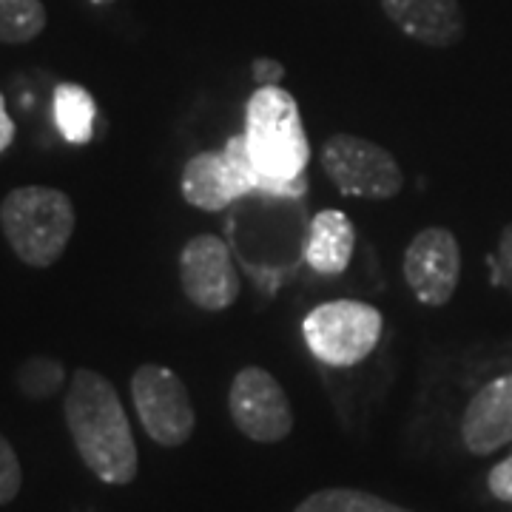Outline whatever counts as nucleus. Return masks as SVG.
I'll return each mask as SVG.
<instances>
[{
    "label": "nucleus",
    "instance_id": "f257e3e1",
    "mask_svg": "<svg viewBox=\"0 0 512 512\" xmlns=\"http://www.w3.org/2000/svg\"><path fill=\"white\" fill-rule=\"evenodd\" d=\"M66 424L83 464L106 484L123 487L137 478L140 456L114 384L89 367H77L63 402Z\"/></svg>",
    "mask_w": 512,
    "mask_h": 512
},
{
    "label": "nucleus",
    "instance_id": "f03ea898",
    "mask_svg": "<svg viewBox=\"0 0 512 512\" xmlns=\"http://www.w3.org/2000/svg\"><path fill=\"white\" fill-rule=\"evenodd\" d=\"M245 140L259 174V191L293 197L305 191V168L311 143L291 92L282 86H259L245 111Z\"/></svg>",
    "mask_w": 512,
    "mask_h": 512
},
{
    "label": "nucleus",
    "instance_id": "7ed1b4c3",
    "mask_svg": "<svg viewBox=\"0 0 512 512\" xmlns=\"http://www.w3.org/2000/svg\"><path fill=\"white\" fill-rule=\"evenodd\" d=\"M77 225V214L60 188L20 185L0 202V228L12 251L29 268H52Z\"/></svg>",
    "mask_w": 512,
    "mask_h": 512
},
{
    "label": "nucleus",
    "instance_id": "20e7f679",
    "mask_svg": "<svg viewBox=\"0 0 512 512\" xmlns=\"http://www.w3.org/2000/svg\"><path fill=\"white\" fill-rule=\"evenodd\" d=\"M382 328V313L373 305L356 299H336L316 305L305 316L302 336L319 362L330 367H353L376 350Z\"/></svg>",
    "mask_w": 512,
    "mask_h": 512
},
{
    "label": "nucleus",
    "instance_id": "39448f33",
    "mask_svg": "<svg viewBox=\"0 0 512 512\" xmlns=\"http://www.w3.org/2000/svg\"><path fill=\"white\" fill-rule=\"evenodd\" d=\"M322 171L345 197L390 200L402 194L404 171L379 143L356 134H333L319 154Z\"/></svg>",
    "mask_w": 512,
    "mask_h": 512
},
{
    "label": "nucleus",
    "instance_id": "423d86ee",
    "mask_svg": "<svg viewBox=\"0 0 512 512\" xmlns=\"http://www.w3.org/2000/svg\"><path fill=\"white\" fill-rule=\"evenodd\" d=\"M131 399L148 439L160 447H183L194 436L197 410L185 382L168 367L140 365L131 376Z\"/></svg>",
    "mask_w": 512,
    "mask_h": 512
},
{
    "label": "nucleus",
    "instance_id": "0eeeda50",
    "mask_svg": "<svg viewBox=\"0 0 512 512\" xmlns=\"http://www.w3.org/2000/svg\"><path fill=\"white\" fill-rule=\"evenodd\" d=\"M228 410L239 433L256 444H276L291 436V399L265 367L239 370L228 390Z\"/></svg>",
    "mask_w": 512,
    "mask_h": 512
},
{
    "label": "nucleus",
    "instance_id": "6e6552de",
    "mask_svg": "<svg viewBox=\"0 0 512 512\" xmlns=\"http://www.w3.org/2000/svg\"><path fill=\"white\" fill-rule=\"evenodd\" d=\"M180 285L185 299L208 313H220L239 299L242 282L228 245L214 234H197L180 251Z\"/></svg>",
    "mask_w": 512,
    "mask_h": 512
},
{
    "label": "nucleus",
    "instance_id": "1a4fd4ad",
    "mask_svg": "<svg viewBox=\"0 0 512 512\" xmlns=\"http://www.w3.org/2000/svg\"><path fill=\"white\" fill-rule=\"evenodd\" d=\"M402 271L407 288L419 302L444 308L456 296L461 279V248L456 234L439 225L419 231L404 251Z\"/></svg>",
    "mask_w": 512,
    "mask_h": 512
},
{
    "label": "nucleus",
    "instance_id": "9d476101",
    "mask_svg": "<svg viewBox=\"0 0 512 512\" xmlns=\"http://www.w3.org/2000/svg\"><path fill=\"white\" fill-rule=\"evenodd\" d=\"M461 441L473 456H493L512 444V373L487 382L461 413Z\"/></svg>",
    "mask_w": 512,
    "mask_h": 512
},
{
    "label": "nucleus",
    "instance_id": "9b49d317",
    "mask_svg": "<svg viewBox=\"0 0 512 512\" xmlns=\"http://www.w3.org/2000/svg\"><path fill=\"white\" fill-rule=\"evenodd\" d=\"M384 15L416 43L447 49L464 37V12L458 0H382Z\"/></svg>",
    "mask_w": 512,
    "mask_h": 512
},
{
    "label": "nucleus",
    "instance_id": "f8f14e48",
    "mask_svg": "<svg viewBox=\"0 0 512 512\" xmlns=\"http://www.w3.org/2000/svg\"><path fill=\"white\" fill-rule=\"evenodd\" d=\"M180 191L188 205L200 211H222L239 197H245L242 185L231 174L222 151H200L183 168Z\"/></svg>",
    "mask_w": 512,
    "mask_h": 512
},
{
    "label": "nucleus",
    "instance_id": "ddd939ff",
    "mask_svg": "<svg viewBox=\"0 0 512 512\" xmlns=\"http://www.w3.org/2000/svg\"><path fill=\"white\" fill-rule=\"evenodd\" d=\"M356 251V228L342 211H322L311 222L305 239V262L319 274H342Z\"/></svg>",
    "mask_w": 512,
    "mask_h": 512
},
{
    "label": "nucleus",
    "instance_id": "4468645a",
    "mask_svg": "<svg viewBox=\"0 0 512 512\" xmlns=\"http://www.w3.org/2000/svg\"><path fill=\"white\" fill-rule=\"evenodd\" d=\"M97 103L92 92L77 83H60L55 89V123L66 143L86 146L94 137Z\"/></svg>",
    "mask_w": 512,
    "mask_h": 512
},
{
    "label": "nucleus",
    "instance_id": "2eb2a0df",
    "mask_svg": "<svg viewBox=\"0 0 512 512\" xmlns=\"http://www.w3.org/2000/svg\"><path fill=\"white\" fill-rule=\"evenodd\" d=\"M293 512H413L387 501L382 495L353 490V487H325L316 490Z\"/></svg>",
    "mask_w": 512,
    "mask_h": 512
},
{
    "label": "nucleus",
    "instance_id": "dca6fc26",
    "mask_svg": "<svg viewBox=\"0 0 512 512\" xmlns=\"http://www.w3.org/2000/svg\"><path fill=\"white\" fill-rule=\"evenodd\" d=\"M46 6L40 0H0V43L23 46L46 29Z\"/></svg>",
    "mask_w": 512,
    "mask_h": 512
},
{
    "label": "nucleus",
    "instance_id": "f3484780",
    "mask_svg": "<svg viewBox=\"0 0 512 512\" xmlns=\"http://www.w3.org/2000/svg\"><path fill=\"white\" fill-rule=\"evenodd\" d=\"M63 382H66V370L57 359H49V356H35L23 362L18 370V390L35 402L55 396Z\"/></svg>",
    "mask_w": 512,
    "mask_h": 512
},
{
    "label": "nucleus",
    "instance_id": "a211bd4d",
    "mask_svg": "<svg viewBox=\"0 0 512 512\" xmlns=\"http://www.w3.org/2000/svg\"><path fill=\"white\" fill-rule=\"evenodd\" d=\"M23 487V467L15 447L0 436V507L12 504Z\"/></svg>",
    "mask_w": 512,
    "mask_h": 512
},
{
    "label": "nucleus",
    "instance_id": "6ab92c4d",
    "mask_svg": "<svg viewBox=\"0 0 512 512\" xmlns=\"http://www.w3.org/2000/svg\"><path fill=\"white\" fill-rule=\"evenodd\" d=\"M493 271H495V285H504L512 296V222L501 228L498 248H495Z\"/></svg>",
    "mask_w": 512,
    "mask_h": 512
},
{
    "label": "nucleus",
    "instance_id": "aec40b11",
    "mask_svg": "<svg viewBox=\"0 0 512 512\" xmlns=\"http://www.w3.org/2000/svg\"><path fill=\"white\" fill-rule=\"evenodd\" d=\"M487 487H490V493H493L498 501L512 504V456H507L501 464H495L493 470H490Z\"/></svg>",
    "mask_w": 512,
    "mask_h": 512
},
{
    "label": "nucleus",
    "instance_id": "412c9836",
    "mask_svg": "<svg viewBox=\"0 0 512 512\" xmlns=\"http://www.w3.org/2000/svg\"><path fill=\"white\" fill-rule=\"evenodd\" d=\"M251 72H254V80H259L262 86H279V80L285 77V66L276 63L274 57H256L251 63Z\"/></svg>",
    "mask_w": 512,
    "mask_h": 512
},
{
    "label": "nucleus",
    "instance_id": "4be33fe9",
    "mask_svg": "<svg viewBox=\"0 0 512 512\" xmlns=\"http://www.w3.org/2000/svg\"><path fill=\"white\" fill-rule=\"evenodd\" d=\"M12 140H15V123H12L6 103H3V94H0V154L12 146Z\"/></svg>",
    "mask_w": 512,
    "mask_h": 512
},
{
    "label": "nucleus",
    "instance_id": "5701e85b",
    "mask_svg": "<svg viewBox=\"0 0 512 512\" xmlns=\"http://www.w3.org/2000/svg\"><path fill=\"white\" fill-rule=\"evenodd\" d=\"M92 6H111V3H117V0H89Z\"/></svg>",
    "mask_w": 512,
    "mask_h": 512
}]
</instances>
